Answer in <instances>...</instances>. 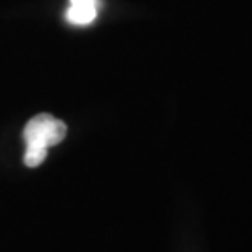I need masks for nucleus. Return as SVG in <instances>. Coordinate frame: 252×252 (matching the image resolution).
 <instances>
[{"instance_id":"obj_1","label":"nucleus","mask_w":252,"mask_h":252,"mask_svg":"<svg viewBox=\"0 0 252 252\" xmlns=\"http://www.w3.org/2000/svg\"><path fill=\"white\" fill-rule=\"evenodd\" d=\"M67 133V127L62 120H56L51 114H37L27 124L23 131V140L27 142L25 164L28 168H36L45 161L47 150L51 146L60 144Z\"/></svg>"},{"instance_id":"obj_2","label":"nucleus","mask_w":252,"mask_h":252,"mask_svg":"<svg viewBox=\"0 0 252 252\" xmlns=\"http://www.w3.org/2000/svg\"><path fill=\"white\" fill-rule=\"evenodd\" d=\"M97 17V0H69V8L65 11V19L77 25L86 27Z\"/></svg>"}]
</instances>
